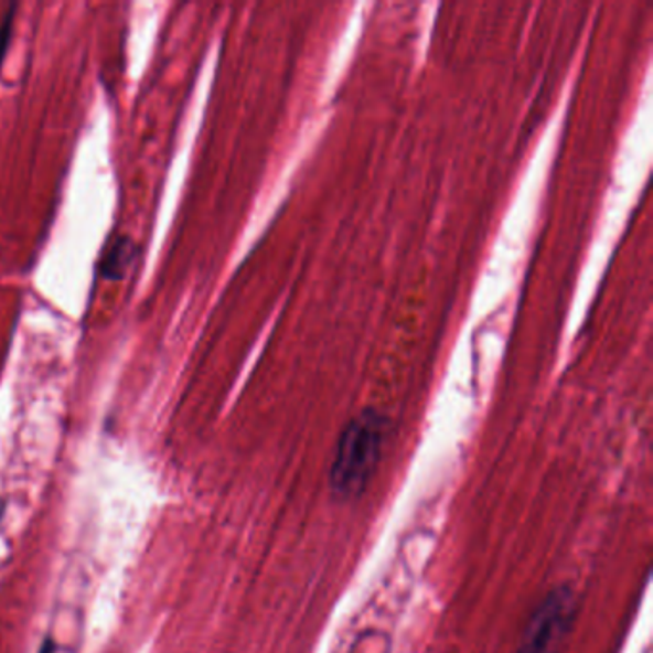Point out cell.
<instances>
[{"instance_id":"cell-2","label":"cell","mask_w":653,"mask_h":653,"mask_svg":"<svg viewBox=\"0 0 653 653\" xmlns=\"http://www.w3.org/2000/svg\"><path fill=\"white\" fill-rule=\"evenodd\" d=\"M577 613V598L569 587H558L546 595L533 611L523 631L516 653H550L566 636Z\"/></svg>"},{"instance_id":"cell-4","label":"cell","mask_w":653,"mask_h":653,"mask_svg":"<svg viewBox=\"0 0 653 653\" xmlns=\"http://www.w3.org/2000/svg\"><path fill=\"white\" fill-rule=\"evenodd\" d=\"M12 22H14V15H12V10H10L7 18H4V23L0 25V64H2V60L7 56L8 44H10V36H12Z\"/></svg>"},{"instance_id":"cell-1","label":"cell","mask_w":653,"mask_h":653,"mask_svg":"<svg viewBox=\"0 0 653 653\" xmlns=\"http://www.w3.org/2000/svg\"><path fill=\"white\" fill-rule=\"evenodd\" d=\"M385 429L382 414L374 410L358 414L343 429L330 468V491L338 501H355L371 485L384 450Z\"/></svg>"},{"instance_id":"cell-5","label":"cell","mask_w":653,"mask_h":653,"mask_svg":"<svg viewBox=\"0 0 653 653\" xmlns=\"http://www.w3.org/2000/svg\"><path fill=\"white\" fill-rule=\"evenodd\" d=\"M41 653H54L52 652L51 642H46V644H44V647L43 650H41Z\"/></svg>"},{"instance_id":"cell-3","label":"cell","mask_w":653,"mask_h":653,"mask_svg":"<svg viewBox=\"0 0 653 653\" xmlns=\"http://www.w3.org/2000/svg\"><path fill=\"white\" fill-rule=\"evenodd\" d=\"M137 255V247L129 238H119L108 247V254L104 257L103 272L106 278L119 280L127 272V267L131 265Z\"/></svg>"}]
</instances>
